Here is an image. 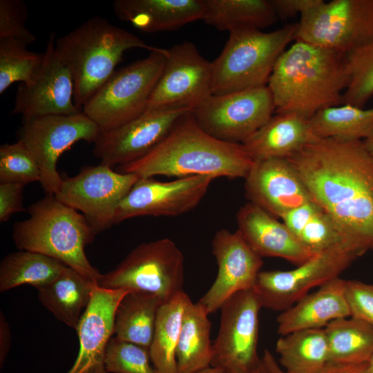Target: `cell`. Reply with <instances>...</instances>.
Wrapping results in <instances>:
<instances>
[{"label":"cell","mask_w":373,"mask_h":373,"mask_svg":"<svg viewBox=\"0 0 373 373\" xmlns=\"http://www.w3.org/2000/svg\"><path fill=\"white\" fill-rule=\"evenodd\" d=\"M245 180L249 202L277 218L313 200L287 158L256 161Z\"/></svg>","instance_id":"20"},{"label":"cell","mask_w":373,"mask_h":373,"mask_svg":"<svg viewBox=\"0 0 373 373\" xmlns=\"http://www.w3.org/2000/svg\"><path fill=\"white\" fill-rule=\"evenodd\" d=\"M166 48L115 70L89 99L82 113L93 120L101 132L117 128L143 113L162 75Z\"/></svg>","instance_id":"7"},{"label":"cell","mask_w":373,"mask_h":373,"mask_svg":"<svg viewBox=\"0 0 373 373\" xmlns=\"http://www.w3.org/2000/svg\"><path fill=\"white\" fill-rule=\"evenodd\" d=\"M128 291L108 289L97 284L94 286L89 304L76 329L78 354L67 373H108L105 365L106 351L114 334L117 306Z\"/></svg>","instance_id":"21"},{"label":"cell","mask_w":373,"mask_h":373,"mask_svg":"<svg viewBox=\"0 0 373 373\" xmlns=\"http://www.w3.org/2000/svg\"><path fill=\"white\" fill-rule=\"evenodd\" d=\"M189 299L182 291L160 307L149 348L151 361L159 373H178L176 350L184 311Z\"/></svg>","instance_id":"32"},{"label":"cell","mask_w":373,"mask_h":373,"mask_svg":"<svg viewBox=\"0 0 373 373\" xmlns=\"http://www.w3.org/2000/svg\"><path fill=\"white\" fill-rule=\"evenodd\" d=\"M281 220L314 254L345 247L362 256L338 222L314 200L289 211Z\"/></svg>","instance_id":"26"},{"label":"cell","mask_w":373,"mask_h":373,"mask_svg":"<svg viewBox=\"0 0 373 373\" xmlns=\"http://www.w3.org/2000/svg\"><path fill=\"white\" fill-rule=\"evenodd\" d=\"M208 314L199 303L188 301L176 350L178 373H195L211 366L213 345Z\"/></svg>","instance_id":"28"},{"label":"cell","mask_w":373,"mask_h":373,"mask_svg":"<svg viewBox=\"0 0 373 373\" xmlns=\"http://www.w3.org/2000/svg\"><path fill=\"white\" fill-rule=\"evenodd\" d=\"M116 17L146 32L168 31L202 20L204 0H115Z\"/></svg>","instance_id":"24"},{"label":"cell","mask_w":373,"mask_h":373,"mask_svg":"<svg viewBox=\"0 0 373 373\" xmlns=\"http://www.w3.org/2000/svg\"><path fill=\"white\" fill-rule=\"evenodd\" d=\"M97 283L66 267L51 283L38 289L41 304L55 317L76 330Z\"/></svg>","instance_id":"27"},{"label":"cell","mask_w":373,"mask_h":373,"mask_svg":"<svg viewBox=\"0 0 373 373\" xmlns=\"http://www.w3.org/2000/svg\"><path fill=\"white\" fill-rule=\"evenodd\" d=\"M204 5L202 21L220 31L240 27L260 30L278 19L267 0H204Z\"/></svg>","instance_id":"31"},{"label":"cell","mask_w":373,"mask_h":373,"mask_svg":"<svg viewBox=\"0 0 373 373\" xmlns=\"http://www.w3.org/2000/svg\"><path fill=\"white\" fill-rule=\"evenodd\" d=\"M195 373H224V372L222 371H221L220 370L218 369V368L210 366V367H209L207 368H205V369H204L202 370H200V371L195 372ZM254 373H265L264 370H263V368H262V364L260 365V367H259V369L257 370Z\"/></svg>","instance_id":"47"},{"label":"cell","mask_w":373,"mask_h":373,"mask_svg":"<svg viewBox=\"0 0 373 373\" xmlns=\"http://www.w3.org/2000/svg\"><path fill=\"white\" fill-rule=\"evenodd\" d=\"M329 361L361 364L368 363L373 355V327L352 318H338L325 328Z\"/></svg>","instance_id":"34"},{"label":"cell","mask_w":373,"mask_h":373,"mask_svg":"<svg viewBox=\"0 0 373 373\" xmlns=\"http://www.w3.org/2000/svg\"><path fill=\"white\" fill-rule=\"evenodd\" d=\"M135 48L150 52L160 48L100 17L88 19L55 41V49L71 73L79 111L114 73L123 54Z\"/></svg>","instance_id":"4"},{"label":"cell","mask_w":373,"mask_h":373,"mask_svg":"<svg viewBox=\"0 0 373 373\" xmlns=\"http://www.w3.org/2000/svg\"><path fill=\"white\" fill-rule=\"evenodd\" d=\"M261 364L265 373H286L278 364L271 352L265 350L261 356Z\"/></svg>","instance_id":"46"},{"label":"cell","mask_w":373,"mask_h":373,"mask_svg":"<svg viewBox=\"0 0 373 373\" xmlns=\"http://www.w3.org/2000/svg\"><path fill=\"white\" fill-rule=\"evenodd\" d=\"M295 40L345 55L373 43V0H322L300 16Z\"/></svg>","instance_id":"9"},{"label":"cell","mask_w":373,"mask_h":373,"mask_svg":"<svg viewBox=\"0 0 373 373\" xmlns=\"http://www.w3.org/2000/svg\"><path fill=\"white\" fill-rule=\"evenodd\" d=\"M101 133L84 113L49 115L23 120L20 138L35 158L39 182L47 194L55 195L63 182L57 169L61 155L81 140L94 143Z\"/></svg>","instance_id":"11"},{"label":"cell","mask_w":373,"mask_h":373,"mask_svg":"<svg viewBox=\"0 0 373 373\" xmlns=\"http://www.w3.org/2000/svg\"><path fill=\"white\" fill-rule=\"evenodd\" d=\"M191 111L186 108H151L114 129L101 132L93 154L111 167L142 157L160 143L178 120Z\"/></svg>","instance_id":"17"},{"label":"cell","mask_w":373,"mask_h":373,"mask_svg":"<svg viewBox=\"0 0 373 373\" xmlns=\"http://www.w3.org/2000/svg\"><path fill=\"white\" fill-rule=\"evenodd\" d=\"M350 79L345 54L295 40L278 58L267 86L276 113L310 119L320 110L341 104Z\"/></svg>","instance_id":"3"},{"label":"cell","mask_w":373,"mask_h":373,"mask_svg":"<svg viewBox=\"0 0 373 373\" xmlns=\"http://www.w3.org/2000/svg\"><path fill=\"white\" fill-rule=\"evenodd\" d=\"M112 168L103 163L84 166L76 175L63 179L55 195L63 204L80 211L96 234L115 224L119 203L140 178Z\"/></svg>","instance_id":"14"},{"label":"cell","mask_w":373,"mask_h":373,"mask_svg":"<svg viewBox=\"0 0 373 373\" xmlns=\"http://www.w3.org/2000/svg\"><path fill=\"white\" fill-rule=\"evenodd\" d=\"M29 218L13 226L12 238L20 250L55 258L98 282L102 274L88 261L85 247L97 235L86 218L53 194L32 203Z\"/></svg>","instance_id":"5"},{"label":"cell","mask_w":373,"mask_h":373,"mask_svg":"<svg viewBox=\"0 0 373 373\" xmlns=\"http://www.w3.org/2000/svg\"><path fill=\"white\" fill-rule=\"evenodd\" d=\"M345 281L340 277L309 293L276 317L278 333L324 329L332 321L350 316L345 297Z\"/></svg>","instance_id":"23"},{"label":"cell","mask_w":373,"mask_h":373,"mask_svg":"<svg viewBox=\"0 0 373 373\" xmlns=\"http://www.w3.org/2000/svg\"><path fill=\"white\" fill-rule=\"evenodd\" d=\"M183 283L184 256L166 238L140 244L97 282L108 289L151 294L163 303L183 291Z\"/></svg>","instance_id":"8"},{"label":"cell","mask_w":373,"mask_h":373,"mask_svg":"<svg viewBox=\"0 0 373 373\" xmlns=\"http://www.w3.org/2000/svg\"><path fill=\"white\" fill-rule=\"evenodd\" d=\"M363 142L367 151L373 157V130L370 135L363 140Z\"/></svg>","instance_id":"48"},{"label":"cell","mask_w":373,"mask_h":373,"mask_svg":"<svg viewBox=\"0 0 373 373\" xmlns=\"http://www.w3.org/2000/svg\"><path fill=\"white\" fill-rule=\"evenodd\" d=\"M359 256L345 247L331 248L290 270L261 271L253 289L262 307L283 312L313 288L339 277Z\"/></svg>","instance_id":"13"},{"label":"cell","mask_w":373,"mask_h":373,"mask_svg":"<svg viewBox=\"0 0 373 373\" xmlns=\"http://www.w3.org/2000/svg\"><path fill=\"white\" fill-rule=\"evenodd\" d=\"M367 373H373V355L367 363Z\"/></svg>","instance_id":"49"},{"label":"cell","mask_w":373,"mask_h":373,"mask_svg":"<svg viewBox=\"0 0 373 373\" xmlns=\"http://www.w3.org/2000/svg\"><path fill=\"white\" fill-rule=\"evenodd\" d=\"M316 373H367V363L348 364L329 361Z\"/></svg>","instance_id":"44"},{"label":"cell","mask_w":373,"mask_h":373,"mask_svg":"<svg viewBox=\"0 0 373 373\" xmlns=\"http://www.w3.org/2000/svg\"><path fill=\"white\" fill-rule=\"evenodd\" d=\"M163 302L153 294L128 291L115 312V336L150 348L158 312Z\"/></svg>","instance_id":"29"},{"label":"cell","mask_w":373,"mask_h":373,"mask_svg":"<svg viewBox=\"0 0 373 373\" xmlns=\"http://www.w3.org/2000/svg\"><path fill=\"white\" fill-rule=\"evenodd\" d=\"M278 363L286 373H316L329 362L324 329H302L280 336Z\"/></svg>","instance_id":"30"},{"label":"cell","mask_w":373,"mask_h":373,"mask_svg":"<svg viewBox=\"0 0 373 373\" xmlns=\"http://www.w3.org/2000/svg\"><path fill=\"white\" fill-rule=\"evenodd\" d=\"M162 75L152 93L147 109L193 110L211 95L212 62L194 44L184 41L166 50Z\"/></svg>","instance_id":"15"},{"label":"cell","mask_w":373,"mask_h":373,"mask_svg":"<svg viewBox=\"0 0 373 373\" xmlns=\"http://www.w3.org/2000/svg\"><path fill=\"white\" fill-rule=\"evenodd\" d=\"M38 164L25 144L18 140L0 146V182L26 186L40 181Z\"/></svg>","instance_id":"38"},{"label":"cell","mask_w":373,"mask_h":373,"mask_svg":"<svg viewBox=\"0 0 373 373\" xmlns=\"http://www.w3.org/2000/svg\"><path fill=\"white\" fill-rule=\"evenodd\" d=\"M27 46L15 39L0 40V94L15 82H30L39 72L44 52L30 51Z\"/></svg>","instance_id":"36"},{"label":"cell","mask_w":373,"mask_h":373,"mask_svg":"<svg viewBox=\"0 0 373 373\" xmlns=\"http://www.w3.org/2000/svg\"><path fill=\"white\" fill-rule=\"evenodd\" d=\"M108 373H159L154 367L149 348L112 337L105 356Z\"/></svg>","instance_id":"39"},{"label":"cell","mask_w":373,"mask_h":373,"mask_svg":"<svg viewBox=\"0 0 373 373\" xmlns=\"http://www.w3.org/2000/svg\"><path fill=\"white\" fill-rule=\"evenodd\" d=\"M11 342V334L9 325L4 315L0 314V365L3 364L9 352Z\"/></svg>","instance_id":"45"},{"label":"cell","mask_w":373,"mask_h":373,"mask_svg":"<svg viewBox=\"0 0 373 373\" xmlns=\"http://www.w3.org/2000/svg\"><path fill=\"white\" fill-rule=\"evenodd\" d=\"M25 186L15 183H0V221H8L12 215L26 211L23 206Z\"/></svg>","instance_id":"42"},{"label":"cell","mask_w":373,"mask_h":373,"mask_svg":"<svg viewBox=\"0 0 373 373\" xmlns=\"http://www.w3.org/2000/svg\"><path fill=\"white\" fill-rule=\"evenodd\" d=\"M322 0H270L278 18L283 19L300 16L307 12Z\"/></svg>","instance_id":"43"},{"label":"cell","mask_w":373,"mask_h":373,"mask_svg":"<svg viewBox=\"0 0 373 373\" xmlns=\"http://www.w3.org/2000/svg\"><path fill=\"white\" fill-rule=\"evenodd\" d=\"M296 29L294 23L269 32L250 27L229 31L222 51L212 62V95L267 86L278 58L295 41Z\"/></svg>","instance_id":"6"},{"label":"cell","mask_w":373,"mask_h":373,"mask_svg":"<svg viewBox=\"0 0 373 373\" xmlns=\"http://www.w3.org/2000/svg\"><path fill=\"white\" fill-rule=\"evenodd\" d=\"M287 159L361 254L373 249V157L363 141L316 137Z\"/></svg>","instance_id":"1"},{"label":"cell","mask_w":373,"mask_h":373,"mask_svg":"<svg viewBox=\"0 0 373 373\" xmlns=\"http://www.w3.org/2000/svg\"><path fill=\"white\" fill-rule=\"evenodd\" d=\"M211 247L218 273L209 289L198 301L208 314L216 312L237 292L253 289L263 264L262 258L251 249L238 230H218Z\"/></svg>","instance_id":"19"},{"label":"cell","mask_w":373,"mask_h":373,"mask_svg":"<svg viewBox=\"0 0 373 373\" xmlns=\"http://www.w3.org/2000/svg\"><path fill=\"white\" fill-rule=\"evenodd\" d=\"M261 307L253 289L237 292L224 302L213 344L211 367L224 373H254L259 369L261 357L257 348Z\"/></svg>","instance_id":"10"},{"label":"cell","mask_w":373,"mask_h":373,"mask_svg":"<svg viewBox=\"0 0 373 373\" xmlns=\"http://www.w3.org/2000/svg\"><path fill=\"white\" fill-rule=\"evenodd\" d=\"M267 86L224 95H211L191 111L197 124L211 136L242 144L262 126L275 112Z\"/></svg>","instance_id":"12"},{"label":"cell","mask_w":373,"mask_h":373,"mask_svg":"<svg viewBox=\"0 0 373 373\" xmlns=\"http://www.w3.org/2000/svg\"><path fill=\"white\" fill-rule=\"evenodd\" d=\"M309 120L315 137L363 141L373 130V107L331 106L318 111Z\"/></svg>","instance_id":"35"},{"label":"cell","mask_w":373,"mask_h":373,"mask_svg":"<svg viewBox=\"0 0 373 373\" xmlns=\"http://www.w3.org/2000/svg\"><path fill=\"white\" fill-rule=\"evenodd\" d=\"M55 41L51 32L39 72L30 82L17 88L12 113L21 115L23 120L82 112L74 102L73 77L55 49Z\"/></svg>","instance_id":"18"},{"label":"cell","mask_w":373,"mask_h":373,"mask_svg":"<svg viewBox=\"0 0 373 373\" xmlns=\"http://www.w3.org/2000/svg\"><path fill=\"white\" fill-rule=\"evenodd\" d=\"M236 222L237 230L262 258H280L297 266L316 255L300 243L283 222L252 202L240 208Z\"/></svg>","instance_id":"22"},{"label":"cell","mask_w":373,"mask_h":373,"mask_svg":"<svg viewBox=\"0 0 373 373\" xmlns=\"http://www.w3.org/2000/svg\"><path fill=\"white\" fill-rule=\"evenodd\" d=\"M242 145L256 161L287 158L316 137L309 119L294 113H276Z\"/></svg>","instance_id":"25"},{"label":"cell","mask_w":373,"mask_h":373,"mask_svg":"<svg viewBox=\"0 0 373 373\" xmlns=\"http://www.w3.org/2000/svg\"><path fill=\"white\" fill-rule=\"evenodd\" d=\"M345 57L350 79L341 104L363 108L373 97V43L349 52Z\"/></svg>","instance_id":"37"},{"label":"cell","mask_w":373,"mask_h":373,"mask_svg":"<svg viewBox=\"0 0 373 373\" xmlns=\"http://www.w3.org/2000/svg\"><path fill=\"white\" fill-rule=\"evenodd\" d=\"M191 112L183 115L149 153L119 166L120 173L140 178L207 175L214 179H245L254 160L242 144L225 142L211 136L197 124Z\"/></svg>","instance_id":"2"},{"label":"cell","mask_w":373,"mask_h":373,"mask_svg":"<svg viewBox=\"0 0 373 373\" xmlns=\"http://www.w3.org/2000/svg\"><path fill=\"white\" fill-rule=\"evenodd\" d=\"M345 297L350 317L361 320L373 327V284L346 280Z\"/></svg>","instance_id":"41"},{"label":"cell","mask_w":373,"mask_h":373,"mask_svg":"<svg viewBox=\"0 0 373 373\" xmlns=\"http://www.w3.org/2000/svg\"><path fill=\"white\" fill-rule=\"evenodd\" d=\"M66 267L40 253L26 250L12 252L0 264V292L22 285L38 289L53 281Z\"/></svg>","instance_id":"33"},{"label":"cell","mask_w":373,"mask_h":373,"mask_svg":"<svg viewBox=\"0 0 373 373\" xmlns=\"http://www.w3.org/2000/svg\"><path fill=\"white\" fill-rule=\"evenodd\" d=\"M213 178L193 175L169 182L139 178L119 203L115 224L138 216H176L202 201Z\"/></svg>","instance_id":"16"},{"label":"cell","mask_w":373,"mask_h":373,"mask_svg":"<svg viewBox=\"0 0 373 373\" xmlns=\"http://www.w3.org/2000/svg\"><path fill=\"white\" fill-rule=\"evenodd\" d=\"M28 12L21 0H0V40L12 39L27 46L37 41L26 26Z\"/></svg>","instance_id":"40"}]
</instances>
